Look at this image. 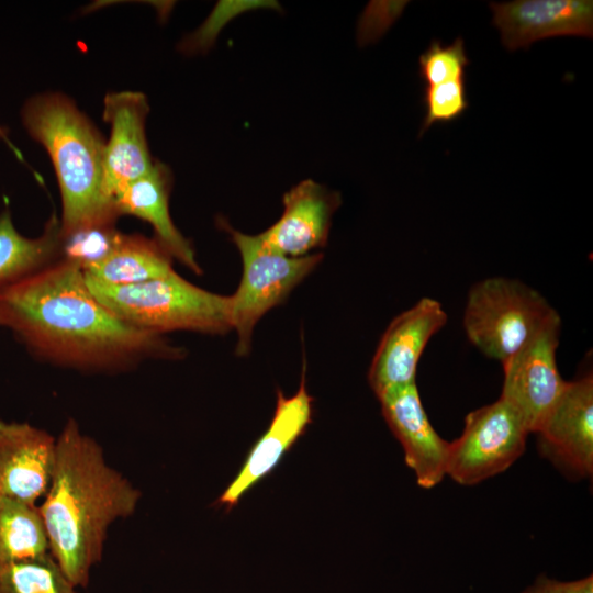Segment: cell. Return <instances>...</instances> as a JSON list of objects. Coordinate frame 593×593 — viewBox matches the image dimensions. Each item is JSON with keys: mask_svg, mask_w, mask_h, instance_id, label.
Returning a JSON list of instances; mask_svg holds the SVG:
<instances>
[{"mask_svg": "<svg viewBox=\"0 0 593 593\" xmlns=\"http://www.w3.org/2000/svg\"><path fill=\"white\" fill-rule=\"evenodd\" d=\"M377 398L418 485L429 489L441 482L447 473L450 443L444 440L432 426L416 382L389 389Z\"/></svg>", "mask_w": 593, "mask_h": 593, "instance_id": "obj_11", "label": "cell"}, {"mask_svg": "<svg viewBox=\"0 0 593 593\" xmlns=\"http://www.w3.org/2000/svg\"><path fill=\"white\" fill-rule=\"evenodd\" d=\"M418 63L421 78L427 83L426 86H433L465 78V70L470 61L463 40L458 37L447 46H444L440 41H433L419 56Z\"/></svg>", "mask_w": 593, "mask_h": 593, "instance_id": "obj_22", "label": "cell"}, {"mask_svg": "<svg viewBox=\"0 0 593 593\" xmlns=\"http://www.w3.org/2000/svg\"><path fill=\"white\" fill-rule=\"evenodd\" d=\"M86 281L107 310L141 331L160 335L175 331L222 335L232 329L231 295L204 290L176 271L135 284L113 286L88 277Z\"/></svg>", "mask_w": 593, "mask_h": 593, "instance_id": "obj_4", "label": "cell"}, {"mask_svg": "<svg viewBox=\"0 0 593 593\" xmlns=\"http://www.w3.org/2000/svg\"><path fill=\"white\" fill-rule=\"evenodd\" d=\"M27 135L51 158L61 200L63 239L76 233L112 227L119 217L104 187L103 135L64 92L32 94L20 109Z\"/></svg>", "mask_w": 593, "mask_h": 593, "instance_id": "obj_3", "label": "cell"}, {"mask_svg": "<svg viewBox=\"0 0 593 593\" xmlns=\"http://www.w3.org/2000/svg\"><path fill=\"white\" fill-rule=\"evenodd\" d=\"M147 97L141 91L108 92L103 98V121L110 126L104 154V187L114 194L154 167L147 137Z\"/></svg>", "mask_w": 593, "mask_h": 593, "instance_id": "obj_10", "label": "cell"}, {"mask_svg": "<svg viewBox=\"0 0 593 593\" xmlns=\"http://www.w3.org/2000/svg\"><path fill=\"white\" fill-rule=\"evenodd\" d=\"M490 8L492 23L508 51L553 36H593L591 0H516L491 2Z\"/></svg>", "mask_w": 593, "mask_h": 593, "instance_id": "obj_13", "label": "cell"}, {"mask_svg": "<svg viewBox=\"0 0 593 593\" xmlns=\"http://www.w3.org/2000/svg\"><path fill=\"white\" fill-rule=\"evenodd\" d=\"M46 553L49 542L38 507L0 494V564Z\"/></svg>", "mask_w": 593, "mask_h": 593, "instance_id": "obj_20", "label": "cell"}, {"mask_svg": "<svg viewBox=\"0 0 593 593\" xmlns=\"http://www.w3.org/2000/svg\"><path fill=\"white\" fill-rule=\"evenodd\" d=\"M63 257L59 219L52 215L36 237L19 232L9 208L0 212V291Z\"/></svg>", "mask_w": 593, "mask_h": 593, "instance_id": "obj_19", "label": "cell"}, {"mask_svg": "<svg viewBox=\"0 0 593 593\" xmlns=\"http://www.w3.org/2000/svg\"><path fill=\"white\" fill-rule=\"evenodd\" d=\"M556 312L533 288L515 279L493 277L471 288L463 327L468 339L482 354L504 362Z\"/></svg>", "mask_w": 593, "mask_h": 593, "instance_id": "obj_5", "label": "cell"}, {"mask_svg": "<svg viewBox=\"0 0 593 593\" xmlns=\"http://www.w3.org/2000/svg\"><path fill=\"white\" fill-rule=\"evenodd\" d=\"M279 220L259 233L261 239L289 257H303L327 244L332 217L342 204L339 192L306 179L287 191Z\"/></svg>", "mask_w": 593, "mask_h": 593, "instance_id": "obj_15", "label": "cell"}, {"mask_svg": "<svg viewBox=\"0 0 593 593\" xmlns=\"http://www.w3.org/2000/svg\"><path fill=\"white\" fill-rule=\"evenodd\" d=\"M529 434L503 399L470 412L459 438L449 444L447 473L473 485L506 470L525 450Z\"/></svg>", "mask_w": 593, "mask_h": 593, "instance_id": "obj_7", "label": "cell"}, {"mask_svg": "<svg viewBox=\"0 0 593 593\" xmlns=\"http://www.w3.org/2000/svg\"><path fill=\"white\" fill-rule=\"evenodd\" d=\"M539 448L556 465L579 474L593 471V378L567 382L537 430Z\"/></svg>", "mask_w": 593, "mask_h": 593, "instance_id": "obj_12", "label": "cell"}, {"mask_svg": "<svg viewBox=\"0 0 593 593\" xmlns=\"http://www.w3.org/2000/svg\"><path fill=\"white\" fill-rule=\"evenodd\" d=\"M561 318L556 312L517 353L502 362L501 399L519 415L529 433H537L566 388L556 351Z\"/></svg>", "mask_w": 593, "mask_h": 593, "instance_id": "obj_8", "label": "cell"}, {"mask_svg": "<svg viewBox=\"0 0 593 593\" xmlns=\"http://www.w3.org/2000/svg\"><path fill=\"white\" fill-rule=\"evenodd\" d=\"M0 593H76V586L49 552L0 564Z\"/></svg>", "mask_w": 593, "mask_h": 593, "instance_id": "obj_21", "label": "cell"}, {"mask_svg": "<svg viewBox=\"0 0 593 593\" xmlns=\"http://www.w3.org/2000/svg\"><path fill=\"white\" fill-rule=\"evenodd\" d=\"M172 188L170 168L155 160L145 176L123 187L113 197L119 217L132 215L147 222L154 230L155 239L172 257L197 275L202 268L195 258L191 242L176 227L169 212Z\"/></svg>", "mask_w": 593, "mask_h": 593, "instance_id": "obj_17", "label": "cell"}, {"mask_svg": "<svg viewBox=\"0 0 593 593\" xmlns=\"http://www.w3.org/2000/svg\"><path fill=\"white\" fill-rule=\"evenodd\" d=\"M447 322L441 303L423 298L395 316L384 331L368 371L376 393L415 381L418 360L435 333Z\"/></svg>", "mask_w": 593, "mask_h": 593, "instance_id": "obj_9", "label": "cell"}, {"mask_svg": "<svg viewBox=\"0 0 593 593\" xmlns=\"http://www.w3.org/2000/svg\"><path fill=\"white\" fill-rule=\"evenodd\" d=\"M56 438L29 423L0 419V494L35 504L45 496Z\"/></svg>", "mask_w": 593, "mask_h": 593, "instance_id": "obj_16", "label": "cell"}, {"mask_svg": "<svg viewBox=\"0 0 593 593\" xmlns=\"http://www.w3.org/2000/svg\"><path fill=\"white\" fill-rule=\"evenodd\" d=\"M425 118L419 135L434 123L451 122L463 114L469 107L466 79L459 78L443 83L426 86L424 92Z\"/></svg>", "mask_w": 593, "mask_h": 593, "instance_id": "obj_23", "label": "cell"}, {"mask_svg": "<svg viewBox=\"0 0 593 593\" xmlns=\"http://www.w3.org/2000/svg\"><path fill=\"white\" fill-rule=\"evenodd\" d=\"M305 365L298 391L286 396L277 390V403L272 421L264 435L255 443L236 478L217 499L216 504L227 511L256 483L269 474L305 433L312 422L313 398L309 394Z\"/></svg>", "mask_w": 593, "mask_h": 593, "instance_id": "obj_14", "label": "cell"}, {"mask_svg": "<svg viewBox=\"0 0 593 593\" xmlns=\"http://www.w3.org/2000/svg\"><path fill=\"white\" fill-rule=\"evenodd\" d=\"M219 225L231 236L242 257V279L231 295V326L237 334L235 354L246 357L258 321L288 298L322 261L323 254L289 257L265 243L259 234L242 233L223 219Z\"/></svg>", "mask_w": 593, "mask_h": 593, "instance_id": "obj_6", "label": "cell"}, {"mask_svg": "<svg viewBox=\"0 0 593 593\" xmlns=\"http://www.w3.org/2000/svg\"><path fill=\"white\" fill-rule=\"evenodd\" d=\"M172 260L155 238L119 232L109 250L82 270L102 283L135 284L168 276L175 271Z\"/></svg>", "mask_w": 593, "mask_h": 593, "instance_id": "obj_18", "label": "cell"}, {"mask_svg": "<svg viewBox=\"0 0 593 593\" xmlns=\"http://www.w3.org/2000/svg\"><path fill=\"white\" fill-rule=\"evenodd\" d=\"M139 497L107 465L98 443L68 419L56 438L51 483L37 507L49 552L76 588L88 585L92 567L102 560L109 526L132 515Z\"/></svg>", "mask_w": 593, "mask_h": 593, "instance_id": "obj_2", "label": "cell"}, {"mask_svg": "<svg viewBox=\"0 0 593 593\" xmlns=\"http://www.w3.org/2000/svg\"><path fill=\"white\" fill-rule=\"evenodd\" d=\"M1 142L9 144L12 149H15L10 143L7 128L0 123V143Z\"/></svg>", "mask_w": 593, "mask_h": 593, "instance_id": "obj_25", "label": "cell"}, {"mask_svg": "<svg viewBox=\"0 0 593 593\" xmlns=\"http://www.w3.org/2000/svg\"><path fill=\"white\" fill-rule=\"evenodd\" d=\"M0 328L42 360L89 372L179 359L164 335L126 325L90 292L81 265L63 256L0 291Z\"/></svg>", "mask_w": 593, "mask_h": 593, "instance_id": "obj_1", "label": "cell"}, {"mask_svg": "<svg viewBox=\"0 0 593 593\" xmlns=\"http://www.w3.org/2000/svg\"><path fill=\"white\" fill-rule=\"evenodd\" d=\"M522 593H593V578L589 575L584 579L562 582L540 575Z\"/></svg>", "mask_w": 593, "mask_h": 593, "instance_id": "obj_24", "label": "cell"}]
</instances>
